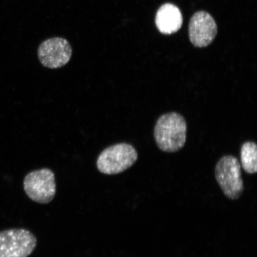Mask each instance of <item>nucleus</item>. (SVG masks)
Instances as JSON below:
<instances>
[{"mask_svg": "<svg viewBox=\"0 0 257 257\" xmlns=\"http://www.w3.org/2000/svg\"><path fill=\"white\" fill-rule=\"evenodd\" d=\"M182 23L181 12L175 5L167 3L161 6L157 13L156 24L161 33L174 34L181 28Z\"/></svg>", "mask_w": 257, "mask_h": 257, "instance_id": "obj_8", "label": "nucleus"}, {"mask_svg": "<svg viewBox=\"0 0 257 257\" xmlns=\"http://www.w3.org/2000/svg\"><path fill=\"white\" fill-rule=\"evenodd\" d=\"M241 164L244 170L249 174L257 172V146L255 143L246 142L240 150Z\"/></svg>", "mask_w": 257, "mask_h": 257, "instance_id": "obj_9", "label": "nucleus"}, {"mask_svg": "<svg viewBox=\"0 0 257 257\" xmlns=\"http://www.w3.org/2000/svg\"><path fill=\"white\" fill-rule=\"evenodd\" d=\"M37 245V237L27 229L21 228L0 232V257H28Z\"/></svg>", "mask_w": 257, "mask_h": 257, "instance_id": "obj_5", "label": "nucleus"}, {"mask_svg": "<svg viewBox=\"0 0 257 257\" xmlns=\"http://www.w3.org/2000/svg\"><path fill=\"white\" fill-rule=\"evenodd\" d=\"M138 153L131 144L120 143L102 151L96 160V167L102 174H119L131 168L138 160Z\"/></svg>", "mask_w": 257, "mask_h": 257, "instance_id": "obj_2", "label": "nucleus"}, {"mask_svg": "<svg viewBox=\"0 0 257 257\" xmlns=\"http://www.w3.org/2000/svg\"><path fill=\"white\" fill-rule=\"evenodd\" d=\"M215 176L224 194L231 200H237L243 192L241 166L235 157L224 156L218 161Z\"/></svg>", "mask_w": 257, "mask_h": 257, "instance_id": "obj_4", "label": "nucleus"}, {"mask_svg": "<svg viewBox=\"0 0 257 257\" xmlns=\"http://www.w3.org/2000/svg\"><path fill=\"white\" fill-rule=\"evenodd\" d=\"M217 34V26L210 14L200 11L192 16L189 24V37L196 47H207Z\"/></svg>", "mask_w": 257, "mask_h": 257, "instance_id": "obj_7", "label": "nucleus"}, {"mask_svg": "<svg viewBox=\"0 0 257 257\" xmlns=\"http://www.w3.org/2000/svg\"><path fill=\"white\" fill-rule=\"evenodd\" d=\"M186 132L187 124L184 117L173 112L160 117L154 127V136L161 150L175 153L185 146Z\"/></svg>", "mask_w": 257, "mask_h": 257, "instance_id": "obj_1", "label": "nucleus"}, {"mask_svg": "<svg viewBox=\"0 0 257 257\" xmlns=\"http://www.w3.org/2000/svg\"><path fill=\"white\" fill-rule=\"evenodd\" d=\"M72 56V48L64 38L54 37L44 41L38 49V56L44 67L60 68L68 63Z\"/></svg>", "mask_w": 257, "mask_h": 257, "instance_id": "obj_6", "label": "nucleus"}, {"mask_svg": "<svg viewBox=\"0 0 257 257\" xmlns=\"http://www.w3.org/2000/svg\"><path fill=\"white\" fill-rule=\"evenodd\" d=\"M24 189L32 201L41 204L50 203L56 194L55 175L48 168L32 171L25 177Z\"/></svg>", "mask_w": 257, "mask_h": 257, "instance_id": "obj_3", "label": "nucleus"}]
</instances>
